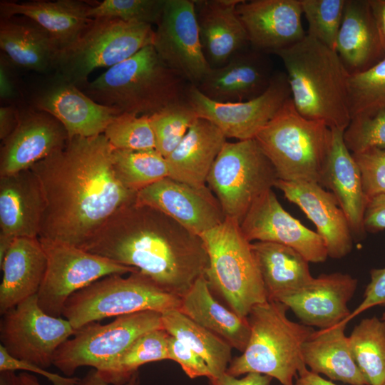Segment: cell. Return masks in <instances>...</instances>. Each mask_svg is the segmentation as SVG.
Listing matches in <instances>:
<instances>
[{
  "label": "cell",
  "instance_id": "6da1fadb",
  "mask_svg": "<svg viewBox=\"0 0 385 385\" xmlns=\"http://www.w3.org/2000/svg\"><path fill=\"white\" fill-rule=\"evenodd\" d=\"M113 148L104 134L69 138L66 145L31 169L46 207L39 239L81 247L137 192L117 178Z\"/></svg>",
  "mask_w": 385,
  "mask_h": 385
},
{
  "label": "cell",
  "instance_id": "7a4b0ae2",
  "mask_svg": "<svg viewBox=\"0 0 385 385\" xmlns=\"http://www.w3.org/2000/svg\"><path fill=\"white\" fill-rule=\"evenodd\" d=\"M80 248L135 268L180 297L205 275L209 262L200 235L136 201L115 212Z\"/></svg>",
  "mask_w": 385,
  "mask_h": 385
},
{
  "label": "cell",
  "instance_id": "3957f363",
  "mask_svg": "<svg viewBox=\"0 0 385 385\" xmlns=\"http://www.w3.org/2000/svg\"><path fill=\"white\" fill-rule=\"evenodd\" d=\"M279 56L295 108L303 117L344 130L351 120L350 73L335 50L306 35Z\"/></svg>",
  "mask_w": 385,
  "mask_h": 385
},
{
  "label": "cell",
  "instance_id": "277c9868",
  "mask_svg": "<svg viewBox=\"0 0 385 385\" xmlns=\"http://www.w3.org/2000/svg\"><path fill=\"white\" fill-rule=\"evenodd\" d=\"M185 81L149 45L108 68L83 88L93 101L120 113L150 116L185 100Z\"/></svg>",
  "mask_w": 385,
  "mask_h": 385
},
{
  "label": "cell",
  "instance_id": "5b68a950",
  "mask_svg": "<svg viewBox=\"0 0 385 385\" xmlns=\"http://www.w3.org/2000/svg\"><path fill=\"white\" fill-rule=\"evenodd\" d=\"M288 307L267 300L252 307L247 316L249 342L242 354L230 361L226 373L239 376L260 373L294 385V379L307 368L302 346L315 331L312 327L288 319Z\"/></svg>",
  "mask_w": 385,
  "mask_h": 385
},
{
  "label": "cell",
  "instance_id": "8992f818",
  "mask_svg": "<svg viewBox=\"0 0 385 385\" xmlns=\"http://www.w3.org/2000/svg\"><path fill=\"white\" fill-rule=\"evenodd\" d=\"M332 129L300 115L292 98L255 139L278 179L319 183L332 143Z\"/></svg>",
  "mask_w": 385,
  "mask_h": 385
},
{
  "label": "cell",
  "instance_id": "52a82bcc",
  "mask_svg": "<svg viewBox=\"0 0 385 385\" xmlns=\"http://www.w3.org/2000/svg\"><path fill=\"white\" fill-rule=\"evenodd\" d=\"M200 237L208 255L205 276L211 290L229 309L247 318L253 307L267 301L251 242L242 234L240 223L228 217Z\"/></svg>",
  "mask_w": 385,
  "mask_h": 385
},
{
  "label": "cell",
  "instance_id": "ba28073f",
  "mask_svg": "<svg viewBox=\"0 0 385 385\" xmlns=\"http://www.w3.org/2000/svg\"><path fill=\"white\" fill-rule=\"evenodd\" d=\"M152 25L118 19H93L81 36L58 51L53 67L56 78L85 87L96 69L111 68L153 45Z\"/></svg>",
  "mask_w": 385,
  "mask_h": 385
},
{
  "label": "cell",
  "instance_id": "9c48e42d",
  "mask_svg": "<svg viewBox=\"0 0 385 385\" xmlns=\"http://www.w3.org/2000/svg\"><path fill=\"white\" fill-rule=\"evenodd\" d=\"M112 274L72 294L63 316L76 329L111 317L143 311L178 309L181 297L161 288L139 272L127 277Z\"/></svg>",
  "mask_w": 385,
  "mask_h": 385
},
{
  "label": "cell",
  "instance_id": "30bf717a",
  "mask_svg": "<svg viewBox=\"0 0 385 385\" xmlns=\"http://www.w3.org/2000/svg\"><path fill=\"white\" fill-rule=\"evenodd\" d=\"M277 173L254 139L227 141L215 159L206 185L225 217L240 224L252 204L274 187Z\"/></svg>",
  "mask_w": 385,
  "mask_h": 385
},
{
  "label": "cell",
  "instance_id": "8fae6325",
  "mask_svg": "<svg viewBox=\"0 0 385 385\" xmlns=\"http://www.w3.org/2000/svg\"><path fill=\"white\" fill-rule=\"evenodd\" d=\"M163 328L162 313L150 310L117 317L106 324H86L57 349L53 365L66 376L81 366L102 370L140 335Z\"/></svg>",
  "mask_w": 385,
  "mask_h": 385
},
{
  "label": "cell",
  "instance_id": "7c38bea8",
  "mask_svg": "<svg viewBox=\"0 0 385 385\" xmlns=\"http://www.w3.org/2000/svg\"><path fill=\"white\" fill-rule=\"evenodd\" d=\"M39 240L47 264L37 300L40 307L53 317L63 315L68 298L94 282L112 274L138 272L74 245Z\"/></svg>",
  "mask_w": 385,
  "mask_h": 385
},
{
  "label": "cell",
  "instance_id": "4fadbf2b",
  "mask_svg": "<svg viewBox=\"0 0 385 385\" xmlns=\"http://www.w3.org/2000/svg\"><path fill=\"white\" fill-rule=\"evenodd\" d=\"M76 330L61 317L46 314L34 295L2 314L1 344L8 353L43 369L53 365L57 349Z\"/></svg>",
  "mask_w": 385,
  "mask_h": 385
},
{
  "label": "cell",
  "instance_id": "5bb4252c",
  "mask_svg": "<svg viewBox=\"0 0 385 385\" xmlns=\"http://www.w3.org/2000/svg\"><path fill=\"white\" fill-rule=\"evenodd\" d=\"M291 91L285 72H274L267 90L260 96L244 102L219 103L205 96L189 85L186 100L198 118L215 125L227 138L254 139L290 99Z\"/></svg>",
  "mask_w": 385,
  "mask_h": 385
},
{
  "label": "cell",
  "instance_id": "9a60e30c",
  "mask_svg": "<svg viewBox=\"0 0 385 385\" xmlns=\"http://www.w3.org/2000/svg\"><path fill=\"white\" fill-rule=\"evenodd\" d=\"M153 46L190 85L197 86L211 69L200 42L194 0H165Z\"/></svg>",
  "mask_w": 385,
  "mask_h": 385
},
{
  "label": "cell",
  "instance_id": "2e32d148",
  "mask_svg": "<svg viewBox=\"0 0 385 385\" xmlns=\"http://www.w3.org/2000/svg\"><path fill=\"white\" fill-rule=\"evenodd\" d=\"M240 226L250 242H271L287 245L309 262H324L328 257L320 235L288 213L272 189L252 204Z\"/></svg>",
  "mask_w": 385,
  "mask_h": 385
},
{
  "label": "cell",
  "instance_id": "e0dca14e",
  "mask_svg": "<svg viewBox=\"0 0 385 385\" xmlns=\"http://www.w3.org/2000/svg\"><path fill=\"white\" fill-rule=\"evenodd\" d=\"M135 201L161 211L200 236L225 219L219 201L207 185L197 188L170 177L138 191Z\"/></svg>",
  "mask_w": 385,
  "mask_h": 385
},
{
  "label": "cell",
  "instance_id": "ac0fdd59",
  "mask_svg": "<svg viewBox=\"0 0 385 385\" xmlns=\"http://www.w3.org/2000/svg\"><path fill=\"white\" fill-rule=\"evenodd\" d=\"M237 13L250 45L265 53L290 47L307 35L299 0H241Z\"/></svg>",
  "mask_w": 385,
  "mask_h": 385
},
{
  "label": "cell",
  "instance_id": "d6986e66",
  "mask_svg": "<svg viewBox=\"0 0 385 385\" xmlns=\"http://www.w3.org/2000/svg\"><path fill=\"white\" fill-rule=\"evenodd\" d=\"M68 138L63 125L46 112L31 111L18 115L16 127L2 140L0 176L31 168L63 148Z\"/></svg>",
  "mask_w": 385,
  "mask_h": 385
},
{
  "label": "cell",
  "instance_id": "ffe728a7",
  "mask_svg": "<svg viewBox=\"0 0 385 385\" xmlns=\"http://www.w3.org/2000/svg\"><path fill=\"white\" fill-rule=\"evenodd\" d=\"M356 287L357 279L349 274H322L277 301L287 306L303 324L327 329L349 322L347 304Z\"/></svg>",
  "mask_w": 385,
  "mask_h": 385
},
{
  "label": "cell",
  "instance_id": "44dd1931",
  "mask_svg": "<svg viewBox=\"0 0 385 385\" xmlns=\"http://www.w3.org/2000/svg\"><path fill=\"white\" fill-rule=\"evenodd\" d=\"M274 187L315 225L317 232L324 242L328 257L341 259L352 250L354 237L348 220L331 192L314 182L278 179Z\"/></svg>",
  "mask_w": 385,
  "mask_h": 385
},
{
  "label": "cell",
  "instance_id": "7402d4cb",
  "mask_svg": "<svg viewBox=\"0 0 385 385\" xmlns=\"http://www.w3.org/2000/svg\"><path fill=\"white\" fill-rule=\"evenodd\" d=\"M265 54L245 48L224 66L211 68L196 87L205 96L219 103L252 100L267 90L274 74Z\"/></svg>",
  "mask_w": 385,
  "mask_h": 385
},
{
  "label": "cell",
  "instance_id": "603a6c76",
  "mask_svg": "<svg viewBox=\"0 0 385 385\" xmlns=\"http://www.w3.org/2000/svg\"><path fill=\"white\" fill-rule=\"evenodd\" d=\"M35 107L56 118L68 137H93L103 134L120 112L100 104L71 83L56 78L35 98Z\"/></svg>",
  "mask_w": 385,
  "mask_h": 385
},
{
  "label": "cell",
  "instance_id": "cb8c5ba5",
  "mask_svg": "<svg viewBox=\"0 0 385 385\" xmlns=\"http://www.w3.org/2000/svg\"><path fill=\"white\" fill-rule=\"evenodd\" d=\"M344 131L332 129V143L319 184L332 191L348 220L354 240L366 235L364 217L368 202L361 177L352 153L344 141Z\"/></svg>",
  "mask_w": 385,
  "mask_h": 385
},
{
  "label": "cell",
  "instance_id": "d4e9b609",
  "mask_svg": "<svg viewBox=\"0 0 385 385\" xmlns=\"http://www.w3.org/2000/svg\"><path fill=\"white\" fill-rule=\"evenodd\" d=\"M46 202L39 180L27 169L0 176V233L38 237Z\"/></svg>",
  "mask_w": 385,
  "mask_h": 385
},
{
  "label": "cell",
  "instance_id": "484cf974",
  "mask_svg": "<svg viewBox=\"0 0 385 385\" xmlns=\"http://www.w3.org/2000/svg\"><path fill=\"white\" fill-rule=\"evenodd\" d=\"M241 0H194L200 42L211 68L221 67L250 45L237 13Z\"/></svg>",
  "mask_w": 385,
  "mask_h": 385
},
{
  "label": "cell",
  "instance_id": "4316f807",
  "mask_svg": "<svg viewBox=\"0 0 385 385\" xmlns=\"http://www.w3.org/2000/svg\"><path fill=\"white\" fill-rule=\"evenodd\" d=\"M46 255L38 237H17L12 242L0 268V313L4 314L36 295L46 269Z\"/></svg>",
  "mask_w": 385,
  "mask_h": 385
},
{
  "label": "cell",
  "instance_id": "83f0119b",
  "mask_svg": "<svg viewBox=\"0 0 385 385\" xmlns=\"http://www.w3.org/2000/svg\"><path fill=\"white\" fill-rule=\"evenodd\" d=\"M227 138L210 121L197 118L168 156V177L192 186H206L208 173Z\"/></svg>",
  "mask_w": 385,
  "mask_h": 385
},
{
  "label": "cell",
  "instance_id": "f1b7e54d",
  "mask_svg": "<svg viewBox=\"0 0 385 385\" xmlns=\"http://www.w3.org/2000/svg\"><path fill=\"white\" fill-rule=\"evenodd\" d=\"M335 51L350 74L385 56L368 0H346Z\"/></svg>",
  "mask_w": 385,
  "mask_h": 385
},
{
  "label": "cell",
  "instance_id": "f546056e",
  "mask_svg": "<svg viewBox=\"0 0 385 385\" xmlns=\"http://www.w3.org/2000/svg\"><path fill=\"white\" fill-rule=\"evenodd\" d=\"M90 6L74 0L1 1V15L8 19L22 15L34 21L56 42L59 50L73 43L92 20L88 16Z\"/></svg>",
  "mask_w": 385,
  "mask_h": 385
},
{
  "label": "cell",
  "instance_id": "4dcf8cb0",
  "mask_svg": "<svg viewBox=\"0 0 385 385\" xmlns=\"http://www.w3.org/2000/svg\"><path fill=\"white\" fill-rule=\"evenodd\" d=\"M179 310L242 352L250 337L247 318L221 304L212 295L205 275L199 277L181 297Z\"/></svg>",
  "mask_w": 385,
  "mask_h": 385
},
{
  "label": "cell",
  "instance_id": "1f68e13d",
  "mask_svg": "<svg viewBox=\"0 0 385 385\" xmlns=\"http://www.w3.org/2000/svg\"><path fill=\"white\" fill-rule=\"evenodd\" d=\"M348 322L314 331L302 346L304 362L310 371L351 385H369L356 364L344 334Z\"/></svg>",
  "mask_w": 385,
  "mask_h": 385
},
{
  "label": "cell",
  "instance_id": "d6a6232c",
  "mask_svg": "<svg viewBox=\"0 0 385 385\" xmlns=\"http://www.w3.org/2000/svg\"><path fill=\"white\" fill-rule=\"evenodd\" d=\"M267 300L280 297L300 289L314 278L309 262L293 248L271 242H251Z\"/></svg>",
  "mask_w": 385,
  "mask_h": 385
},
{
  "label": "cell",
  "instance_id": "836d02e7",
  "mask_svg": "<svg viewBox=\"0 0 385 385\" xmlns=\"http://www.w3.org/2000/svg\"><path fill=\"white\" fill-rule=\"evenodd\" d=\"M0 48L16 66L42 73L53 68L59 51L56 42L38 26L8 19L1 22Z\"/></svg>",
  "mask_w": 385,
  "mask_h": 385
},
{
  "label": "cell",
  "instance_id": "e575fe53",
  "mask_svg": "<svg viewBox=\"0 0 385 385\" xmlns=\"http://www.w3.org/2000/svg\"><path fill=\"white\" fill-rule=\"evenodd\" d=\"M163 329L202 358L212 377L226 372L232 361V347L225 341L192 321L178 309L162 313Z\"/></svg>",
  "mask_w": 385,
  "mask_h": 385
},
{
  "label": "cell",
  "instance_id": "d590c367",
  "mask_svg": "<svg viewBox=\"0 0 385 385\" xmlns=\"http://www.w3.org/2000/svg\"><path fill=\"white\" fill-rule=\"evenodd\" d=\"M349 344L353 358L369 385L385 382V319L365 318L354 327Z\"/></svg>",
  "mask_w": 385,
  "mask_h": 385
},
{
  "label": "cell",
  "instance_id": "8d00e7d4",
  "mask_svg": "<svg viewBox=\"0 0 385 385\" xmlns=\"http://www.w3.org/2000/svg\"><path fill=\"white\" fill-rule=\"evenodd\" d=\"M169 337L170 334L163 328L147 332L113 361L97 371L109 384L123 385L142 365L169 359Z\"/></svg>",
  "mask_w": 385,
  "mask_h": 385
},
{
  "label": "cell",
  "instance_id": "74e56055",
  "mask_svg": "<svg viewBox=\"0 0 385 385\" xmlns=\"http://www.w3.org/2000/svg\"><path fill=\"white\" fill-rule=\"evenodd\" d=\"M112 159L118 180L135 192L168 177L166 158L155 149L128 150L113 148Z\"/></svg>",
  "mask_w": 385,
  "mask_h": 385
},
{
  "label": "cell",
  "instance_id": "f35d334b",
  "mask_svg": "<svg viewBox=\"0 0 385 385\" xmlns=\"http://www.w3.org/2000/svg\"><path fill=\"white\" fill-rule=\"evenodd\" d=\"M348 88L351 118L385 108V56L368 69L350 74Z\"/></svg>",
  "mask_w": 385,
  "mask_h": 385
},
{
  "label": "cell",
  "instance_id": "ab89813d",
  "mask_svg": "<svg viewBox=\"0 0 385 385\" xmlns=\"http://www.w3.org/2000/svg\"><path fill=\"white\" fill-rule=\"evenodd\" d=\"M197 118L186 99L171 104L150 115L155 150L163 157H168L183 140Z\"/></svg>",
  "mask_w": 385,
  "mask_h": 385
},
{
  "label": "cell",
  "instance_id": "60d3db41",
  "mask_svg": "<svg viewBox=\"0 0 385 385\" xmlns=\"http://www.w3.org/2000/svg\"><path fill=\"white\" fill-rule=\"evenodd\" d=\"M307 35L335 50L346 0H299Z\"/></svg>",
  "mask_w": 385,
  "mask_h": 385
},
{
  "label": "cell",
  "instance_id": "b9f144b4",
  "mask_svg": "<svg viewBox=\"0 0 385 385\" xmlns=\"http://www.w3.org/2000/svg\"><path fill=\"white\" fill-rule=\"evenodd\" d=\"M103 134L114 149H155V137L149 115L120 113L111 121Z\"/></svg>",
  "mask_w": 385,
  "mask_h": 385
},
{
  "label": "cell",
  "instance_id": "7bdbcfd3",
  "mask_svg": "<svg viewBox=\"0 0 385 385\" xmlns=\"http://www.w3.org/2000/svg\"><path fill=\"white\" fill-rule=\"evenodd\" d=\"M165 0H104L90 6L91 19H118L128 22L157 24L161 16Z\"/></svg>",
  "mask_w": 385,
  "mask_h": 385
},
{
  "label": "cell",
  "instance_id": "ee69618b",
  "mask_svg": "<svg viewBox=\"0 0 385 385\" xmlns=\"http://www.w3.org/2000/svg\"><path fill=\"white\" fill-rule=\"evenodd\" d=\"M344 141L351 153L374 148L385 149V108L351 118L344 131Z\"/></svg>",
  "mask_w": 385,
  "mask_h": 385
},
{
  "label": "cell",
  "instance_id": "f6af8a7d",
  "mask_svg": "<svg viewBox=\"0 0 385 385\" xmlns=\"http://www.w3.org/2000/svg\"><path fill=\"white\" fill-rule=\"evenodd\" d=\"M352 155L359 169L368 200L385 194V149L374 148Z\"/></svg>",
  "mask_w": 385,
  "mask_h": 385
},
{
  "label": "cell",
  "instance_id": "bcb514c9",
  "mask_svg": "<svg viewBox=\"0 0 385 385\" xmlns=\"http://www.w3.org/2000/svg\"><path fill=\"white\" fill-rule=\"evenodd\" d=\"M169 359L177 362L190 379L212 377L207 364L189 346L170 335L168 342Z\"/></svg>",
  "mask_w": 385,
  "mask_h": 385
},
{
  "label": "cell",
  "instance_id": "7dc6e473",
  "mask_svg": "<svg viewBox=\"0 0 385 385\" xmlns=\"http://www.w3.org/2000/svg\"><path fill=\"white\" fill-rule=\"evenodd\" d=\"M17 370L31 371L41 374L48 379L53 385H78L81 379L73 376H63L58 374L46 371L40 366L14 358L0 344V371Z\"/></svg>",
  "mask_w": 385,
  "mask_h": 385
},
{
  "label": "cell",
  "instance_id": "c3c4849f",
  "mask_svg": "<svg viewBox=\"0 0 385 385\" xmlns=\"http://www.w3.org/2000/svg\"><path fill=\"white\" fill-rule=\"evenodd\" d=\"M385 306V267L373 269L370 272V282L364 293L360 304L351 312L347 321L375 306Z\"/></svg>",
  "mask_w": 385,
  "mask_h": 385
},
{
  "label": "cell",
  "instance_id": "681fc988",
  "mask_svg": "<svg viewBox=\"0 0 385 385\" xmlns=\"http://www.w3.org/2000/svg\"><path fill=\"white\" fill-rule=\"evenodd\" d=\"M366 232H378L385 230V194L368 200L364 217Z\"/></svg>",
  "mask_w": 385,
  "mask_h": 385
},
{
  "label": "cell",
  "instance_id": "f907efd6",
  "mask_svg": "<svg viewBox=\"0 0 385 385\" xmlns=\"http://www.w3.org/2000/svg\"><path fill=\"white\" fill-rule=\"evenodd\" d=\"M210 385H270L272 378L260 373L250 372L238 379L224 373L219 376L208 379Z\"/></svg>",
  "mask_w": 385,
  "mask_h": 385
},
{
  "label": "cell",
  "instance_id": "816d5d0a",
  "mask_svg": "<svg viewBox=\"0 0 385 385\" xmlns=\"http://www.w3.org/2000/svg\"><path fill=\"white\" fill-rule=\"evenodd\" d=\"M381 46L385 52V0H368Z\"/></svg>",
  "mask_w": 385,
  "mask_h": 385
},
{
  "label": "cell",
  "instance_id": "f5cc1de1",
  "mask_svg": "<svg viewBox=\"0 0 385 385\" xmlns=\"http://www.w3.org/2000/svg\"><path fill=\"white\" fill-rule=\"evenodd\" d=\"M18 120V114L12 106L0 108V138L4 140L14 129Z\"/></svg>",
  "mask_w": 385,
  "mask_h": 385
},
{
  "label": "cell",
  "instance_id": "db71d44e",
  "mask_svg": "<svg viewBox=\"0 0 385 385\" xmlns=\"http://www.w3.org/2000/svg\"><path fill=\"white\" fill-rule=\"evenodd\" d=\"M7 65L5 57L1 56L0 61V96L1 99H10L15 96L14 84Z\"/></svg>",
  "mask_w": 385,
  "mask_h": 385
},
{
  "label": "cell",
  "instance_id": "11a10c76",
  "mask_svg": "<svg viewBox=\"0 0 385 385\" xmlns=\"http://www.w3.org/2000/svg\"><path fill=\"white\" fill-rule=\"evenodd\" d=\"M78 385H111L106 381L95 369L90 371L82 379ZM123 385H140L138 371L134 373L130 379Z\"/></svg>",
  "mask_w": 385,
  "mask_h": 385
},
{
  "label": "cell",
  "instance_id": "9f6ffc18",
  "mask_svg": "<svg viewBox=\"0 0 385 385\" xmlns=\"http://www.w3.org/2000/svg\"><path fill=\"white\" fill-rule=\"evenodd\" d=\"M294 385H337L329 380H327L319 374H316L307 368L300 371L296 378Z\"/></svg>",
  "mask_w": 385,
  "mask_h": 385
},
{
  "label": "cell",
  "instance_id": "6f0895ef",
  "mask_svg": "<svg viewBox=\"0 0 385 385\" xmlns=\"http://www.w3.org/2000/svg\"><path fill=\"white\" fill-rule=\"evenodd\" d=\"M0 385H20L19 375L13 371H1Z\"/></svg>",
  "mask_w": 385,
  "mask_h": 385
},
{
  "label": "cell",
  "instance_id": "680465c9",
  "mask_svg": "<svg viewBox=\"0 0 385 385\" xmlns=\"http://www.w3.org/2000/svg\"><path fill=\"white\" fill-rule=\"evenodd\" d=\"M14 240L12 237L0 233V264L3 262Z\"/></svg>",
  "mask_w": 385,
  "mask_h": 385
},
{
  "label": "cell",
  "instance_id": "91938a15",
  "mask_svg": "<svg viewBox=\"0 0 385 385\" xmlns=\"http://www.w3.org/2000/svg\"><path fill=\"white\" fill-rule=\"evenodd\" d=\"M18 375L20 385H42L34 375L28 372H21Z\"/></svg>",
  "mask_w": 385,
  "mask_h": 385
},
{
  "label": "cell",
  "instance_id": "94428289",
  "mask_svg": "<svg viewBox=\"0 0 385 385\" xmlns=\"http://www.w3.org/2000/svg\"><path fill=\"white\" fill-rule=\"evenodd\" d=\"M382 319H385V313L384 314L383 317H382Z\"/></svg>",
  "mask_w": 385,
  "mask_h": 385
},
{
  "label": "cell",
  "instance_id": "6125c7cd",
  "mask_svg": "<svg viewBox=\"0 0 385 385\" xmlns=\"http://www.w3.org/2000/svg\"><path fill=\"white\" fill-rule=\"evenodd\" d=\"M382 385H385V382Z\"/></svg>",
  "mask_w": 385,
  "mask_h": 385
}]
</instances>
